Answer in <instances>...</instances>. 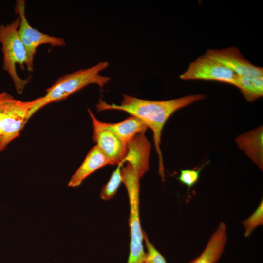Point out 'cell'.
<instances>
[{
    "mask_svg": "<svg viewBox=\"0 0 263 263\" xmlns=\"http://www.w3.org/2000/svg\"><path fill=\"white\" fill-rule=\"evenodd\" d=\"M12 97V96L7 92L0 93V140L3 119L7 105Z\"/></svg>",
    "mask_w": 263,
    "mask_h": 263,
    "instance_id": "cell-19",
    "label": "cell"
},
{
    "mask_svg": "<svg viewBox=\"0 0 263 263\" xmlns=\"http://www.w3.org/2000/svg\"><path fill=\"white\" fill-rule=\"evenodd\" d=\"M19 16L10 23L0 24V43L3 53V69L10 77L17 93L20 94L31 78H21L16 70L17 65L24 69L27 64L26 51L19 34Z\"/></svg>",
    "mask_w": 263,
    "mask_h": 263,
    "instance_id": "cell-4",
    "label": "cell"
},
{
    "mask_svg": "<svg viewBox=\"0 0 263 263\" xmlns=\"http://www.w3.org/2000/svg\"><path fill=\"white\" fill-rule=\"evenodd\" d=\"M119 104L108 103L100 98L96 105L97 112L119 110L141 120L153 132L154 147L159 159V173L164 179V167L160 149L162 132L169 117L178 110L205 98L204 95H189L168 100H149L123 94Z\"/></svg>",
    "mask_w": 263,
    "mask_h": 263,
    "instance_id": "cell-1",
    "label": "cell"
},
{
    "mask_svg": "<svg viewBox=\"0 0 263 263\" xmlns=\"http://www.w3.org/2000/svg\"><path fill=\"white\" fill-rule=\"evenodd\" d=\"M237 74L207 52L192 62L179 77L184 80L217 81L234 85Z\"/></svg>",
    "mask_w": 263,
    "mask_h": 263,
    "instance_id": "cell-6",
    "label": "cell"
},
{
    "mask_svg": "<svg viewBox=\"0 0 263 263\" xmlns=\"http://www.w3.org/2000/svg\"><path fill=\"white\" fill-rule=\"evenodd\" d=\"M207 52L237 74L263 76V68L255 66L246 59L236 47L208 49Z\"/></svg>",
    "mask_w": 263,
    "mask_h": 263,
    "instance_id": "cell-9",
    "label": "cell"
},
{
    "mask_svg": "<svg viewBox=\"0 0 263 263\" xmlns=\"http://www.w3.org/2000/svg\"><path fill=\"white\" fill-rule=\"evenodd\" d=\"M108 66L107 61H102L91 67L81 69L60 77L45 90L44 96L36 99L35 103L29 112L27 120L46 105L65 100L87 86L96 84L102 88L111 78L101 75L100 72Z\"/></svg>",
    "mask_w": 263,
    "mask_h": 263,
    "instance_id": "cell-2",
    "label": "cell"
},
{
    "mask_svg": "<svg viewBox=\"0 0 263 263\" xmlns=\"http://www.w3.org/2000/svg\"><path fill=\"white\" fill-rule=\"evenodd\" d=\"M144 241L147 248L145 253V263H167L164 257L157 250L144 231Z\"/></svg>",
    "mask_w": 263,
    "mask_h": 263,
    "instance_id": "cell-17",
    "label": "cell"
},
{
    "mask_svg": "<svg viewBox=\"0 0 263 263\" xmlns=\"http://www.w3.org/2000/svg\"><path fill=\"white\" fill-rule=\"evenodd\" d=\"M263 127H260L238 136L236 139L239 147L262 170L263 167Z\"/></svg>",
    "mask_w": 263,
    "mask_h": 263,
    "instance_id": "cell-12",
    "label": "cell"
},
{
    "mask_svg": "<svg viewBox=\"0 0 263 263\" xmlns=\"http://www.w3.org/2000/svg\"><path fill=\"white\" fill-rule=\"evenodd\" d=\"M122 182L125 184L129 196L130 228V253L127 263H145V252L139 217L140 179L137 170L130 163L121 169Z\"/></svg>",
    "mask_w": 263,
    "mask_h": 263,
    "instance_id": "cell-3",
    "label": "cell"
},
{
    "mask_svg": "<svg viewBox=\"0 0 263 263\" xmlns=\"http://www.w3.org/2000/svg\"><path fill=\"white\" fill-rule=\"evenodd\" d=\"M203 166L198 169H183L177 177L178 180L188 188L192 187L198 181L201 170Z\"/></svg>",
    "mask_w": 263,
    "mask_h": 263,
    "instance_id": "cell-18",
    "label": "cell"
},
{
    "mask_svg": "<svg viewBox=\"0 0 263 263\" xmlns=\"http://www.w3.org/2000/svg\"><path fill=\"white\" fill-rule=\"evenodd\" d=\"M15 12L20 18L18 31L26 51L27 64L26 67L29 72H32L34 69L35 55L38 46L43 44H50L52 46L62 47L65 46L66 43L63 38L42 33L31 26L26 16L24 0L16 1Z\"/></svg>",
    "mask_w": 263,
    "mask_h": 263,
    "instance_id": "cell-5",
    "label": "cell"
},
{
    "mask_svg": "<svg viewBox=\"0 0 263 263\" xmlns=\"http://www.w3.org/2000/svg\"><path fill=\"white\" fill-rule=\"evenodd\" d=\"M244 227V236L249 237L259 226L263 224V201L260 202L254 213L247 219L243 221Z\"/></svg>",
    "mask_w": 263,
    "mask_h": 263,
    "instance_id": "cell-16",
    "label": "cell"
},
{
    "mask_svg": "<svg viewBox=\"0 0 263 263\" xmlns=\"http://www.w3.org/2000/svg\"><path fill=\"white\" fill-rule=\"evenodd\" d=\"M112 164L99 148L95 145L93 147L81 165L72 176L68 186L70 187H78L92 173L98 169Z\"/></svg>",
    "mask_w": 263,
    "mask_h": 263,
    "instance_id": "cell-10",
    "label": "cell"
},
{
    "mask_svg": "<svg viewBox=\"0 0 263 263\" xmlns=\"http://www.w3.org/2000/svg\"><path fill=\"white\" fill-rule=\"evenodd\" d=\"M234 86L239 88L248 101H255L263 95V76L237 74Z\"/></svg>",
    "mask_w": 263,
    "mask_h": 263,
    "instance_id": "cell-14",
    "label": "cell"
},
{
    "mask_svg": "<svg viewBox=\"0 0 263 263\" xmlns=\"http://www.w3.org/2000/svg\"><path fill=\"white\" fill-rule=\"evenodd\" d=\"M227 240L226 225L221 222L202 253L188 263H217L224 251Z\"/></svg>",
    "mask_w": 263,
    "mask_h": 263,
    "instance_id": "cell-11",
    "label": "cell"
},
{
    "mask_svg": "<svg viewBox=\"0 0 263 263\" xmlns=\"http://www.w3.org/2000/svg\"><path fill=\"white\" fill-rule=\"evenodd\" d=\"M91 119L93 139L96 145L111 162L112 165L124 162L127 153V143L121 140L98 120L93 112L87 109Z\"/></svg>",
    "mask_w": 263,
    "mask_h": 263,
    "instance_id": "cell-8",
    "label": "cell"
},
{
    "mask_svg": "<svg viewBox=\"0 0 263 263\" xmlns=\"http://www.w3.org/2000/svg\"><path fill=\"white\" fill-rule=\"evenodd\" d=\"M36 102L22 101L12 97L3 119L0 140V151H3L8 144L18 137L20 131L28 121L29 112Z\"/></svg>",
    "mask_w": 263,
    "mask_h": 263,
    "instance_id": "cell-7",
    "label": "cell"
},
{
    "mask_svg": "<svg viewBox=\"0 0 263 263\" xmlns=\"http://www.w3.org/2000/svg\"><path fill=\"white\" fill-rule=\"evenodd\" d=\"M103 123L107 129L126 143L137 135L145 133L148 128L141 120L131 115L119 122Z\"/></svg>",
    "mask_w": 263,
    "mask_h": 263,
    "instance_id": "cell-13",
    "label": "cell"
},
{
    "mask_svg": "<svg viewBox=\"0 0 263 263\" xmlns=\"http://www.w3.org/2000/svg\"><path fill=\"white\" fill-rule=\"evenodd\" d=\"M123 164L121 162L117 164V168L113 172L109 181L103 187L100 195L103 200H109L116 194L122 182L121 169Z\"/></svg>",
    "mask_w": 263,
    "mask_h": 263,
    "instance_id": "cell-15",
    "label": "cell"
}]
</instances>
